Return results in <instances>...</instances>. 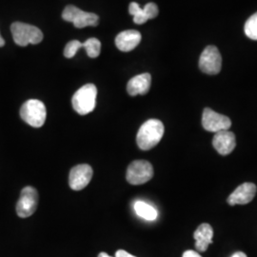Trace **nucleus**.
Here are the masks:
<instances>
[{
  "label": "nucleus",
  "mask_w": 257,
  "mask_h": 257,
  "mask_svg": "<svg viewBox=\"0 0 257 257\" xmlns=\"http://www.w3.org/2000/svg\"><path fill=\"white\" fill-rule=\"evenodd\" d=\"M164 125L158 119H150L143 123L137 136L138 147L149 151L160 142L164 136Z\"/></svg>",
  "instance_id": "obj_1"
},
{
  "label": "nucleus",
  "mask_w": 257,
  "mask_h": 257,
  "mask_svg": "<svg viewBox=\"0 0 257 257\" xmlns=\"http://www.w3.org/2000/svg\"><path fill=\"white\" fill-rule=\"evenodd\" d=\"M97 89L93 84H86L77 90L72 98V104L74 110L80 114L85 115L94 110L96 105Z\"/></svg>",
  "instance_id": "obj_2"
},
{
  "label": "nucleus",
  "mask_w": 257,
  "mask_h": 257,
  "mask_svg": "<svg viewBox=\"0 0 257 257\" xmlns=\"http://www.w3.org/2000/svg\"><path fill=\"white\" fill-rule=\"evenodd\" d=\"M14 40L17 45L25 47L29 44H38L43 40L42 32L33 25L22 22H15L11 26Z\"/></svg>",
  "instance_id": "obj_3"
},
{
  "label": "nucleus",
  "mask_w": 257,
  "mask_h": 257,
  "mask_svg": "<svg viewBox=\"0 0 257 257\" xmlns=\"http://www.w3.org/2000/svg\"><path fill=\"white\" fill-rule=\"evenodd\" d=\"M20 116L30 126L40 128L46 121L45 104L37 99H30L22 105L20 109Z\"/></svg>",
  "instance_id": "obj_4"
},
{
  "label": "nucleus",
  "mask_w": 257,
  "mask_h": 257,
  "mask_svg": "<svg viewBox=\"0 0 257 257\" xmlns=\"http://www.w3.org/2000/svg\"><path fill=\"white\" fill-rule=\"evenodd\" d=\"M154 176L153 165L146 160L133 161L128 167L126 178L132 185L147 183Z\"/></svg>",
  "instance_id": "obj_5"
},
{
  "label": "nucleus",
  "mask_w": 257,
  "mask_h": 257,
  "mask_svg": "<svg viewBox=\"0 0 257 257\" xmlns=\"http://www.w3.org/2000/svg\"><path fill=\"white\" fill-rule=\"evenodd\" d=\"M62 19L65 21L74 23V27L78 29L88 26H97L99 18L97 15L92 13H87L77 7L70 5L65 8L62 13Z\"/></svg>",
  "instance_id": "obj_6"
},
{
  "label": "nucleus",
  "mask_w": 257,
  "mask_h": 257,
  "mask_svg": "<svg viewBox=\"0 0 257 257\" xmlns=\"http://www.w3.org/2000/svg\"><path fill=\"white\" fill-rule=\"evenodd\" d=\"M38 193L34 187L27 186L20 193L19 201L17 204V213L21 218H27L33 215L37 211L38 205Z\"/></svg>",
  "instance_id": "obj_7"
},
{
  "label": "nucleus",
  "mask_w": 257,
  "mask_h": 257,
  "mask_svg": "<svg viewBox=\"0 0 257 257\" xmlns=\"http://www.w3.org/2000/svg\"><path fill=\"white\" fill-rule=\"evenodd\" d=\"M222 67V57L215 46H208L202 52L199 58V68L204 74H219Z\"/></svg>",
  "instance_id": "obj_8"
},
{
  "label": "nucleus",
  "mask_w": 257,
  "mask_h": 257,
  "mask_svg": "<svg viewBox=\"0 0 257 257\" xmlns=\"http://www.w3.org/2000/svg\"><path fill=\"white\" fill-rule=\"evenodd\" d=\"M202 126L208 132L217 133L220 131H228L231 126V121L226 115L220 114L210 108L203 111Z\"/></svg>",
  "instance_id": "obj_9"
},
{
  "label": "nucleus",
  "mask_w": 257,
  "mask_h": 257,
  "mask_svg": "<svg viewBox=\"0 0 257 257\" xmlns=\"http://www.w3.org/2000/svg\"><path fill=\"white\" fill-rule=\"evenodd\" d=\"M92 167L88 164H80L74 167L69 176V185L74 191H81L92 180Z\"/></svg>",
  "instance_id": "obj_10"
},
{
  "label": "nucleus",
  "mask_w": 257,
  "mask_h": 257,
  "mask_svg": "<svg viewBox=\"0 0 257 257\" xmlns=\"http://www.w3.org/2000/svg\"><path fill=\"white\" fill-rule=\"evenodd\" d=\"M128 13L133 16L134 22L138 25H141L146 23L149 19L156 18L159 10L157 5L153 2L146 4L144 8H141L137 2H132L128 6Z\"/></svg>",
  "instance_id": "obj_11"
},
{
  "label": "nucleus",
  "mask_w": 257,
  "mask_h": 257,
  "mask_svg": "<svg viewBox=\"0 0 257 257\" xmlns=\"http://www.w3.org/2000/svg\"><path fill=\"white\" fill-rule=\"evenodd\" d=\"M256 191V186L253 183L241 184L228 197V203L230 206L248 204L254 198Z\"/></svg>",
  "instance_id": "obj_12"
},
{
  "label": "nucleus",
  "mask_w": 257,
  "mask_h": 257,
  "mask_svg": "<svg viewBox=\"0 0 257 257\" xmlns=\"http://www.w3.org/2000/svg\"><path fill=\"white\" fill-rule=\"evenodd\" d=\"M212 145L221 156H228L235 149V136L230 131H220L215 133Z\"/></svg>",
  "instance_id": "obj_13"
},
{
  "label": "nucleus",
  "mask_w": 257,
  "mask_h": 257,
  "mask_svg": "<svg viewBox=\"0 0 257 257\" xmlns=\"http://www.w3.org/2000/svg\"><path fill=\"white\" fill-rule=\"evenodd\" d=\"M141 38V34L138 31L127 30L121 32L115 37V45L121 52L128 53L139 45Z\"/></svg>",
  "instance_id": "obj_14"
},
{
  "label": "nucleus",
  "mask_w": 257,
  "mask_h": 257,
  "mask_svg": "<svg viewBox=\"0 0 257 257\" xmlns=\"http://www.w3.org/2000/svg\"><path fill=\"white\" fill-rule=\"evenodd\" d=\"M152 76L150 74H138L133 77L127 85V91L130 95L136 96L138 94H146L151 88Z\"/></svg>",
  "instance_id": "obj_15"
},
{
  "label": "nucleus",
  "mask_w": 257,
  "mask_h": 257,
  "mask_svg": "<svg viewBox=\"0 0 257 257\" xmlns=\"http://www.w3.org/2000/svg\"><path fill=\"white\" fill-rule=\"evenodd\" d=\"M195 239V248L198 251H206L209 246L212 243L213 230L208 223L201 224L193 233Z\"/></svg>",
  "instance_id": "obj_16"
},
{
  "label": "nucleus",
  "mask_w": 257,
  "mask_h": 257,
  "mask_svg": "<svg viewBox=\"0 0 257 257\" xmlns=\"http://www.w3.org/2000/svg\"><path fill=\"white\" fill-rule=\"evenodd\" d=\"M134 208L138 216L142 217L145 220L154 221L157 218V215H158L157 211L148 203L144 201H137L135 203Z\"/></svg>",
  "instance_id": "obj_17"
},
{
  "label": "nucleus",
  "mask_w": 257,
  "mask_h": 257,
  "mask_svg": "<svg viewBox=\"0 0 257 257\" xmlns=\"http://www.w3.org/2000/svg\"><path fill=\"white\" fill-rule=\"evenodd\" d=\"M83 48H85L87 55L92 58H95L100 55L101 43L97 38H89L82 43Z\"/></svg>",
  "instance_id": "obj_18"
},
{
  "label": "nucleus",
  "mask_w": 257,
  "mask_h": 257,
  "mask_svg": "<svg viewBox=\"0 0 257 257\" xmlns=\"http://www.w3.org/2000/svg\"><path fill=\"white\" fill-rule=\"evenodd\" d=\"M245 34L246 36L252 39L257 40V13L252 15L245 23Z\"/></svg>",
  "instance_id": "obj_19"
},
{
  "label": "nucleus",
  "mask_w": 257,
  "mask_h": 257,
  "mask_svg": "<svg viewBox=\"0 0 257 257\" xmlns=\"http://www.w3.org/2000/svg\"><path fill=\"white\" fill-rule=\"evenodd\" d=\"M82 48V43L78 40H72L70 41L64 49V56L67 58H72L74 57L77 51Z\"/></svg>",
  "instance_id": "obj_20"
},
{
  "label": "nucleus",
  "mask_w": 257,
  "mask_h": 257,
  "mask_svg": "<svg viewBox=\"0 0 257 257\" xmlns=\"http://www.w3.org/2000/svg\"><path fill=\"white\" fill-rule=\"evenodd\" d=\"M115 257H137L132 255L131 253L127 252L126 250H123V249H119L115 252Z\"/></svg>",
  "instance_id": "obj_21"
},
{
  "label": "nucleus",
  "mask_w": 257,
  "mask_h": 257,
  "mask_svg": "<svg viewBox=\"0 0 257 257\" xmlns=\"http://www.w3.org/2000/svg\"><path fill=\"white\" fill-rule=\"evenodd\" d=\"M183 257H202L198 252L194 250H186L183 253Z\"/></svg>",
  "instance_id": "obj_22"
},
{
  "label": "nucleus",
  "mask_w": 257,
  "mask_h": 257,
  "mask_svg": "<svg viewBox=\"0 0 257 257\" xmlns=\"http://www.w3.org/2000/svg\"><path fill=\"white\" fill-rule=\"evenodd\" d=\"M231 257H247V255L242 251H238V252H235Z\"/></svg>",
  "instance_id": "obj_23"
},
{
  "label": "nucleus",
  "mask_w": 257,
  "mask_h": 257,
  "mask_svg": "<svg viewBox=\"0 0 257 257\" xmlns=\"http://www.w3.org/2000/svg\"><path fill=\"white\" fill-rule=\"evenodd\" d=\"M98 257H111L110 255H109L108 253H106V252H100L99 254H98Z\"/></svg>",
  "instance_id": "obj_24"
},
{
  "label": "nucleus",
  "mask_w": 257,
  "mask_h": 257,
  "mask_svg": "<svg viewBox=\"0 0 257 257\" xmlns=\"http://www.w3.org/2000/svg\"><path fill=\"white\" fill-rule=\"evenodd\" d=\"M4 45H5V41H4V39L2 38L1 35H0V47H3Z\"/></svg>",
  "instance_id": "obj_25"
}]
</instances>
